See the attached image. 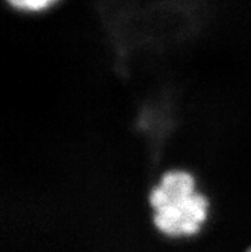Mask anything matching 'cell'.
I'll return each instance as SVG.
<instances>
[{
  "instance_id": "1",
  "label": "cell",
  "mask_w": 251,
  "mask_h": 252,
  "mask_svg": "<svg viewBox=\"0 0 251 252\" xmlns=\"http://www.w3.org/2000/svg\"><path fill=\"white\" fill-rule=\"evenodd\" d=\"M151 224L158 234L172 241L195 238L210 215L208 196L197 189L192 173L172 168L160 176L147 195Z\"/></svg>"
},
{
  "instance_id": "2",
  "label": "cell",
  "mask_w": 251,
  "mask_h": 252,
  "mask_svg": "<svg viewBox=\"0 0 251 252\" xmlns=\"http://www.w3.org/2000/svg\"><path fill=\"white\" fill-rule=\"evenodd\" d=\"M10 8L22 13H41L51 9L61 0H5Z\"/></svg>"
},
{
  "instance_id": "3",
  "label": "cell",
  "mask_w": 251,
  "mask_h": 252,
  "mask_svg": "<svg viewBox=\"0 0 251 252\" xmlns=\"http://www.w3.org/2000/svg\"><path fill=\"white\" fill-rule=\"evenodd\" d=\"M244 252H251V245H249V246L246 247L245 251H244Z\"/></svg>"
}]
</instances>
